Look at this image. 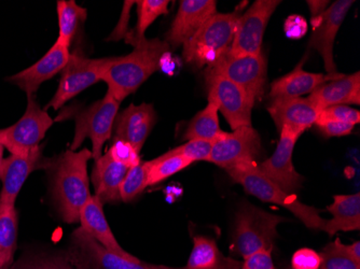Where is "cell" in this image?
<instances>
[{
  "mask_svg": "<svg viewBox=\"0 0 360 269\" xmlns=\"http://www.w3.org/2000/svg\"><path fill=\"white\" fill-rule=\"evenodd\" d=\"M169 46L160 39H145L135 46L134 51L119 58H100L98 76L118 102L139 90L153 72L161 68V60L169 53Z\"/></svg>",
  "mask_w": 360,
  "mask_h": 269,
  "instance_id": "obj_1",
  "label": "cell"
},
{
  "mask_svg": "<svg viewBox=\"0 0 360 269\" xmlns=\"http://www.w3.org/2000/svg\"><path fill=\"white\" fill-rule=\"evenodd\" d=\"M91 150H68L54 165L53 196L58 211L66 223H77L81 209L90 199L88 163Z\"/></svg>",
  "mask_w": 360,
  "mask_h": 269,
  "instance_id": "obj_2",
  "label": "cell"
},
{
  "mask_svg": "<svg viewBox=\"0 0 360 269\" xmlns=\"http://www.w3.org/2000/svg\"><path fill=\"white\" fill-rule=\"evenodd\" d=\"M226 171L231 179L240 184L250 195L266 203L286 208L309 230H323L326 220L321 218L319 210L301 203L296 196L287 194L280 187H277L276 184L261 173L256 162L238 164Z\"/></svg>",
  "mask_w": 360,
  "mask_h": 269,
  "instance_id": "obj_3",
  "label": "cell"
},
{
  "mask_svg": "<svg viewBox=\"0 0 360 269\" xmlns=\"http://www.w3.org/2000/svg\"><path fill=\"white\" fill-rule=\"evenodd\" d=\"M248 3H243L231 13H216L184 44L183 58L196 68L215 64L233 41L240 12Z\"/></svg>",
  "mask_w": 360,
  "mask_h": 269,
  "instance_id": "obj_4",
  "label": "cell"
},
{
  "mask_svg": "<svg viewBox=\"0 0 360 269\" xmlns=\"http://www.w3.org/2000/svg\"><path fill=\"white\" fill-rule=\"evenodd\" d=\"M285 221L287 220L283 216L244 202L236 214L232 254L246 258L257 251H272L278 236L277 226Z\"/></svg>",
  "mask_w": 360,
  "mask_h": 269,
  "instance_id": "obj_5",
  "label": "cell"
},
{
  "mask_svg": "<svg viewBox=\"0 0 360 269\" xmlns=\"http://www.w3.org/2000/svg\"><path fill=\"white\" fill-rule=\"evenodd\" d=\"M120 102H118L110 91H107L104 98L93 104L89 108L72 113L70 117L76 121L75 137L70 150L76 151L84 139L92 141V159H100L103 155L105 143L111 138L112 127L118 115Z\"/></svg>",
  "mask_w": 360,
  "mask_h": 269,
  "instance_id": "obj_6",
  "label": "cell"
},
{
  "mask_svg": "<svg viewBox=\"0 0 360 269\" xmlns=\"http://www.w3.org/2000/svg\"><path fill=\"white\" fill-rule=\"evenodd\" d=\"M68 258L76 269H185L149 264L113 254L81 228L72 232Z\"/></svg>",
  "mask_w": 360,
  "mask_h": 269,
  "instance_id": "obj_7",
  "label": "cell"
},
{
  "mask_svg": "<svg viewBox=\"0 0 360 269\" xmlns=\"http://www.w3.org/2000/svg\"><path fill=\"white\" fill-rule=\"evenodd\" d=\"M54 121L40 108L34 96H27L23 117L15 124L0 129V145L13 155H26L39 147L40 141L51 129Z\"/></svg>",
  "mask_w": 360,
  "mask_h": 269,
  "instance_id": "obj_8",
  "label": "cell"
},
{
  "mask_svg": "<svg viewBox=\"0 0 360 269\" xmlns=\"http://www.w3.org/2000/svg\"><path fill=\"white\" fill-rule=\"evenodd\" d=\"M206 72L226 77L248 93L252 100H260L266 82V58L262 51L252 55L232 56L224 53Z\"/></svg>",
  "mask_w": 360,
  "mask_h": 269,
  "instance_id": "obj_9",
  "label": "cell"
},
{
  "mask_svg": "<svg viewBox=\"0 0 360 269\" xmlns=\"http://www.w3.org/2000/svg\"><path fill=\"white\" fill-rule=\"evenodd\" d=\"M208 102L217 105L231 129L252 126L255 102L242 88L226 77L205 72Z\"/></svg>",
  "mask_w": 360,
  "mask_h": 269,
  "instance_id": "obj_10",
  "label": "cell"
},
{
  "mask_svg": "<svg viewBox=\"0 0 360 269\" xmlns=\"http://www.w3.org/2000/svg\"><path fill=\"white\" fill-rule=\"evenodd\" d=\"M282 1L257 0L240 15L233 41L226 53L232 56L252 55L261 52L264 32L273 12Z\"/></svg>",
  "mask_w": 360,
  "mask_h": 269,
  "instance_id": "obj_11",
  "label": "cell"
},
{
  "mask_svg": "<svg viewBox=\"0 0 360 269\" xmlns=\"http://www.w3.org/2000/svg\"><path fill=\"white\" fill-rule=\"evenodd\" d=\"M260 135L252 126H242L232 133L224 131L212 143L208 162L228 169L240 163L256 162L260 155Z\"/></svg>",
  "mask_w": 360,
  "mask_h": 269,
  "instance_id": "obj_12",
  "label": "cell"
},
{
  "mask_svg": "<svg viewBox=\"0 0 360 269\" xmlns=\"http://www.w3.org/2000/svg\"><path fill=\"white\" fill-rule=\"evenodd\" d=\"M353 5V0H338L323 14L313 18L311 21L313 32L309 46L321 54L327 74H339L333 60V46L339 28Z\"/></svg>",
  "mask_w": 360,
  "mask_h": 269,
  "instance_id": "obj_13",
  "label": "cell"
},
{
  "mask_svg": "<svg viewBox=\"0 0 360 269\" xmlns=\"http://www.w3.org/2000/svg\"><path fill=\"white\" fill-rule=\"evenodd\" d=\"M280 133L281 138L275 152L258 167L277 187L293 195V192L300 189L303 182L302 176L296 171L292 163L293 150L300 136L288 129H282Z\"/></svg>",
  "mask_w": 360,
  "mask_h": 269,
  "instance_id": "obj_14",
  "label": "cell"
},
{
  "mask_svg": "<svg viewBox=\"0 0 360 269\" xmlns=\"http://www.w3.org/2000/svg\"><path fill=\"white\" fill-rule=\"evenodd\" d=\"M100 81L98 60L86 58L78 51L70 53V60L63 70L58 90L49 103L48 108L53 107L58 110L68 100Z\"/></svg>",
  "mask_w": 360,
  "mask_h": 269,
  "instance_id": "obj_15",
  "label": "cell"
},
{
  "mask_svg": "<svg viewBox=\"0 0 360 269\" xmlns=\"http://www.w3.org/2000/svg\"><path fill=\"white\" fill-rule=\"evenodd\" d=\"M217 13L214 0H183L180 1L175 20L167 35L169 48H178L189 41L206 21Z\"/></svg>",
  "mask_w": 360,
  "mask_h": 269,
  "instance_id": "obj_16",
  "label": "cell"
},
{
  "mask_svg": "<svg viewBox=\"0 0 360 269\" xmlns=\"http://www.w3.org/2000/svg\"><path fill=\"white\" fill-rule=\"evenodd\" d=\"M42 159L41 147L32 150L26 155H10L4 159L0 180L3 189L0 192V210L15 207L19 196L28 176L36 171Z\"/></svg>",
  "mask_w": 360,
  "mask_h": 269,
  "instance_id": "obj_17",
  "label": "cell"
},
{
  "mask_svg": "<svg viewBox=\"0 0 360 269\" xmlns=\"http://www.w3.org/2000/svg\"><path fill=\"white\" fill-rule=\"evenodd\" d=\"M70 48L58 41L37 63L10 77L9 81L24 91L27 96H34L42 83L63 72L70 60Z\"/></svg>",
  "mask_w": 360,
  "mask_h": 269,
  "instance_id": "obj_18",
  "label": "cell"
},
{
  "mask_svg": "<svg viewBox=\"0 0 360 269\" xmlns=\"http://www.w3.org/2000/svg\"><path fill=\"white\" fill-rule=\"evenodd\" d=\"M268 111L278 131L288 129L299 136L315 125L321 113V109L316 105L309 98L301 97L273 100Z\"/></svg>",
  "mask_w": 360,
  "mask_h": 269,
  "instance_id": "obj_19",
  "label": "cell"
},
{
  "mask_svg": "<svg viewBox=\"0 0 360 269\" xmlns=\"http://www.w3.org/2000/svg\"><path fill=\"white\" fill-rule=\"evenodd\" d=\"M155 122L157 113L153 105L145 103L139 106L129 105L120 114L117 115L115 140L127 141L139 153Z\"/></svg>",
  "mask_w": 360,
  "mask_h": 269,
  "instance_id": "obj_20",
  "label": "cell"
},
{
  "mask_svg": "<svg viewBox=\"0 0 360 269\" xmlns=\"http://www.w3.org/2000/svg\"><path fill=\"white\" fill-rule=\"evenodd\" d=\"M305 58L299 63L292 72L277 79L271 84L270 98L272 102L281 99L299 98L302 95L311 94L327 81L337 80L343 76L342 74H321L305 72L303 70Z\"/></svg>",
  "mask_w": 360,
  "mask_h": 269,
  "instance_id": "obj_21",
  "label": "cell"
},
{
  "mask_svg": "<svg viewBox=\"0 0 360 269\" xmlns=\"http://www.w3.org/2000/svg\"><path fill=\"white\" fill-rule=\"evenodd\" d=\"M103 206L104 204L101 202L100 198L95 195L91 196L88 203L81 209L80 218H79L81 228L92 236L98 244H102L107 250L119 254V256H124V258H135L134 256L129 254L117 242L116 237L107 222Z\"/></svg>",
  "mask_w": 360,
  "mask_h": 269,
  "instance_id": "obj_22",
  "label": "cell"
},
{
  "mask_svg": "<svg viewBox=\"0 0 360 269\" xmlns=\"http://www.w3.org/2000/svg\"><path fill=\"white\" fill-rule=\"evenodd\" d=\"M307 98L316 105L321 111L338 105L360 104L359 72L349 76H343L337 80L325 83L311 93Z\"/></svg>",
  "mask_w": 360,
  "mask_h": 269,
  "instance_id": "obj_23",
  "label": "cell"
},
{
  "mask_svg": "<svg viewBox=\"0 0 360 269\" xmlns=\"http://www.w3.org/2000/svg\"><path fill=\"white\" fill-rule=\"evenodd\" d=\"M129 168L117 163L107 153L95 161L92 171V182L95 196L103 204L120 202V187Z\"/></svg>",
  "mask_w": 360,
  "mask_h": 269,
  "instance_id": "obj_24",
  "label": "cell"
},
{
  "mask_svg": "<svg viewBox=\"0 0 360 269\" xmlns=\"http://www.w3.org/2000/svg\"><path fill=\"white\" fill-rule=\"evenodd\" d=\"M333 218L323 225V232L335 236L338 232H352L360 228V194L335 195L333 203L327 207Z\"/></svg>",
  "mask_w": 360,
  "mask_h": 269,
  "instance_id": "obj_25",
  "label": "cell"
},
{
  "mask_svg": "<svg viewBox=\"0 0 360 269\" xmlns=\"http://www.w3.org/2000/svg\"><path fill=\"white\" fill-rule=\"evenodd\" d=\"M242 263L224 256L217 242L205 236H194L193 249L185 269H240Z\"/></svg>",
  "mask_w": 360,
  "mask_h": 269,
  "instance_id": "obj_26",
  "label": "cell"
},
{
  "mask_svg": "<svg viewBox=\"0 0 360 269\" xmlns=\"http://www.w3.org/2000/svg\"><path fill=\"white\" fill-rule=\"evenodd\" d=\"M58 38L56 41L65 48H70L79 26L88 18V11L74 0H60L58 1Z\"/></svg>",
  "mask_w": 360,
  "mask_h": 269,
  "instance_id": "obj_27",
  "label": "cell"
},
{
  "mask_svg": "<svg viewBox=\"0 0 360 269\" xmlns=\"http://www.w3.org/2000/svg\"><path fill=\"white\" fill-rule=\"evenodd\" d=\"M217 105L212 102H208L207 106L196 113L195 117L190 121L187 129L185 131V140H193V139H201V140L214 141L217 140L222 133L219 126V119H218Z\"/></svg>",
  "mask_w": 360,
  "mask_h": 269,
  "instance_id": "obj_28",
  "label": "cell"
},
{
  "mask_svg": "<svg viewBox=\"0 0 360 269\" xmlns=\"http://www.w3.org/2000/svg\"><path fill=\"white\" fill-rule=\"evenodd\" d=\"M18 225L15 207L0 210V269L11 268L19 232Z\"/></svg>",
  "mask_w": 360,
  "mask_h": 269,
  "instance_id": "obj_29",
  "label": "cell"
},
{
  "mask_svg": "<svg viewBox=\"0 0 360 269\" xmlns=\"http://www.w3.org/2000/svg\"><path fill=\"white\" fill-rule=\"evenodd\" d=\"M137 6V21L136 29L134 34L131 35L129 41L136 46L139 41L145 39L146 30L149 26L159 18L160 15L169 13V5L171 1L169 0H139L135 1Z\"/></svg>",
  "mask_w": 360,
  "mask_h": 269,
  "instance_id": "obj_30",
  "label": "cell"
},
{
  "mask_svg": "<svg viewBox=\"0 0 360 269\" xmlns=\"http://www.w3.org/2000/svg\"><path fill=\"white\" fill-rule=\"evenodd\" d=\"M192 162L169 151L162 157L148 162V187L157 185L167 178L184 171Z\"/></svg>",
  "mask_w": 360,
  "mask_h": 269,
  "instance_id": "obj_31",
  "label": "cell"
},
{
  "mask_svg": "<svg viewBox=\"0 0 360 269\" xmlns=\"http://www.w3.org/2000/svg\"><path fill=\"white\" fill-rule=\"evenodd\" d=\"M148 187V162L129 168L120 187V198L124 203L133 202Z\"/></svg>",
  "mask_w": 360,
  "mask_h": 269,
  "instance_id": "obj_32",
  "label": "cell"
},
{
  "mask_svg": "<svg viewBox=\"0 0 360 269\" xmlns=\"http://www.w3.org/2000/svg\"><path fill=\"white\" fill-rule=\"evenodd\" d=\"M319 254L321 258L319 269H360L359 263L347 254L345 244L339 238L327 244Z\"/></svg>",
  "mask_w": 360,
  "mask_h": 269,
  "instance_id": "obj_33",
  "label": "cell"
},
{
  "mask_svg": "<svg viewBox=\"0 0 360 269\" xmlns=\"http://www.w3.org/2000/svg\"><path fill=\"white\" fill-rule=\"evenodd\" d=\"M212 141L193 139L188 140L184 145L171 150L175 155H181L192 163L196 161H208L212 152Z\"/></svg>",
  "mask_w": 360,
  "mask_h": 269,
  "instance_id": "obj_34",
  "label": "cell"
},
{
  "mask_svg": "<svg viewBox=\"0 0 360 269\" xmlns=\"http://www.w3.org/2000/svg\"><path fill=\"white\" fill-rule=\"evenodd\" d=\"M107 155L113 161L122 164L127 168L134 167L141 163V155L127 141L119 140V139L113 141Z\"/></svg>",
  "mask_w": 360,
  "mask_h": 269,
  "instance_id": "obj_35",
  "label": "cell"
},
{
  "mask_svg": "<svg viewBox=\"0 0 360 269\" xmlns=\"http://www.w3.org/2000/svg\"><path fill=\"white\" fill-rule=\"evenodd\" d=\"M317 120H335L349 123L355 126L360 123V112L357 109L352 108L347 105H338L323 109Z\"/></svg>",
  "mask_w": 360,
  "mask_h": 269,
  "instance_id": "obj_36",
  "label": "cell"
},
{
  "mask_svg": "<svg viewBox=\"0 0 360 269\" xmlns=\"http://www.w3.org/2000/svg\"><path fill=\"white\" fill-rule=\"evenodd\" d=\"M321 264V254L313 249H300L291 258L292 269H319Z\"/></svg>",
  "mask_w": 360,
  "mask_h": 269,
  "instance_id": "obj_37",
  "label": "cell"
},
{
  "mask_svg": "<svg viewBox=\"0 0 360 269\" xmlns=\"http://www.w3.org/2000/svg\"><path fill=\"white\" fill-rule=\"evenodd\" d=\"M315 125L326 137L347 136L354 129V125L335 120H317Z\"/></svg>",
  "mask_w": 360,
  "mask_h": 269,
  "instance_id": "obj_38",
  "label": "cell"
},
{
  "mask_svg": "<svg viewBox=\"0 0 360 269\" xmlns=\"http://www.w3.org/2000/svg\"><path fill=\"white\" fill-rule=\"evenodd\" d=\"M10 269H76L68 258H41Z\"/></svg>",
  "mask_w": 360,
  "mask_h": 269,
  "instance_id": "obj_39",
  "label": "cell"
},
{
  "mask_svg": "<svg viewBox=\"0 0 360 269\" xmlns=\"http://www.w3.org/2000/svg\"><path fill=\"white\" fill-rule=\"evenodd\" d=\"M240 269H275L272 251L260 250L244 258Z\"/></svg>",
  "mask_w": 360,
  "mask_h": 269,
  "instance_id": "obj_40",
  "label": "cell"
},
{
  "mask_svg": "<svg viewBox=\"0 0 360 269\" xmlns=\"http://www.w3.org/2000/svg\"><path fill=\"white\" fill-rule=\"evenodd\" d=\"M285 35L289 39H300L304 37L307 32V22L303 16L298 14L288 16L284 24Z\"/></svg>",
  "mask_w": 360,
  "mask_h": 269,
  "instance_id": "obj_41",
  "label": "cell"
},
{
  "mask_svg": "<svg viewBox=\"0 0 360 269\" xmlns=\"http://www.w3.org/2000/svg\"><path fill=\"white\" fill-rule=\"evenodd\" d=\"M129 13L127 10V3H124V10H123L122 16H121L120 23L117 26L116 30L110 36V39L119 40L122 39L123 36L127 34V21H129Z\"/></svg>",
  "mask_w": 360,
  "mask_h": 269,
  "instance_id": "obj_42",
  "label": "cell"
},
{
  "mask_svg": "<svg viewBox=\"0 0 360 269\" xmlns=\"http://www.w3.org/2000/svg\"><path fill=\"white\" fill-rule=\"evenodd\" d=\"M328 4L329 1L327 0H311V1L309 0L307 5H309L311 14H312V19L321 15L326 10L328 9Z\"/></svg>",
  "mask_w": 360,
  "mask_h": 269,
  "instance_id": "obj_43",
  "label": "cell"
},
{
  "mask_svg": "<svg viewBox=\"0 0 360 269\" xmlns=\"http://www.w3.org/2000/svg\"><path fill=\"white\" fill-rule=\"evenodd\" d=\"M345 248L347 250V254L360 264V242H353V244H349V246L345 244Z\"/></svg>",
  "mask_w": 360,
  "mask_h": 269,
  "instance_id": "obj_44",
  "label": "cell"
},
{
  "mask_svg": "<svg viewBox=\"0 0 360 269\" xmlns=\"http://www.w3.org/2000/svg\"><path fill=\"white\" fill-rule=\"evenodd\" d=\"M4 150H5V147L0 145V171H1V166H3L4 159H4Z\"/></svg>",
  "mask_w": 360,
  "mask_h": 269,
  "instance_id": "obj_45",
  "label": "cell"
}]
</instances>
